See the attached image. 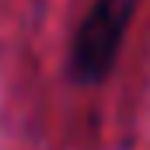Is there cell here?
Masks as SVG:
<instances>
[{"label":"cell","instance_id":"obj_1","mask_svg":"<svg viewBox=\"0 0 150 150\" xmlns=\"http://www.w3.org/2000/svg\"><path fill=\"white\" fill-rule=\"evenodd\" d=\"M136 7H140V0H94L87 7V14L80 18L74 32L70 59H67L74 84L94 87L115 70L119 49L136 18Z\"/></svg>","mask_w":150,"mask_h":150}]
</instances>
